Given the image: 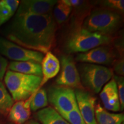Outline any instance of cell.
Segmentation results:
<instances>
[{"label":"cell","instance_id":"1","mask_svg":"<svg viewBox=\"0 0 124 124\" xmlns=\"http://www.w3.org/2000/svg\"><path fill=\"white\" fill-rule=\"evenodd\" d=\"M57 24L52 13H16L8 29V40L29 50L45 54L54 46Z\"/></svg>","mask_w":124,"mask_h":124},{"label":"cell","instance_id":"2","mask_svg":"<svg viewBox=\"0 0 124 124\" xmlns=\"http://www.w3.org/2000/svg\"><path fill=\"white\" fill-rule=\"evenodd\" d=\"M112 41V36L89 32L80 27L68 36L64 48L68 55L78 52L84 53L98 46H108Z\"/></svg>","mask_w":124,"mask_h":124},{"label":"cell","instance_id":"3","mask_svg":"<svg viewBox=\"0 0 124 124\" xmlns=\"http://www.w3.org/2000/svg\"><path fill=\"white\" fill-rule=\"evenodd\" d=\"M122 21L120 13L108 8H98L93 10L87 17L82 28L111 36L121 26Z\"/></svg>","mask_w":124,"mask_h":124},{"label":"cell","instance_id":"4","mask_svg":"<svg viewBox=\"0 0 124 124\" xmlns=\"http://www.w3.org/2000/svg\"><path fill=\"white\" fill-rule=\"evenodd\" d=\"M42 77L8 70L4 82L14 101H26L39 89Z\"/></svg>","mask_w":124,"mask_h":124},{"label":"cell","instance_id":"5","mask_svg":"<svg viewBox=\"0 0 124 124\" xmlns=\"http://www.w3.org/2000/svg\"><path fill=\"white\" fill-rule=\"evenodd\" d=\"M77 69L82 86L95 94L100 92L113 75L112 69L101 65L82 63Z\"/></svg>","mask_w":124,"mask_h":124},{"label":"cell","instance_id":"6","mask_svg":"<svg viewBox=\"0 0 124 124\" xmlns=\"http://www.w3.org/2000/svg\"><path fill=\"white\" fill-rule=\"evenodd\" d=\"M47 98L60 114L68 113L78 108L74 89L68 87L54 85L48 89Z\"/></svg>","mask_w":124,"mask_h":124},{"label":"cell","instance_id":"7","mask_svg":"<svg viewBox=\"0 0 124 124\" xmlns=\"http://www.w3.org/2000/svg\"><path fill=\"white\" fill-rule=\"evenodd\" d=\"M59 61L61 70L55 81L57 85L68 87L74 90H84L73 57L70 55H63L60 56Z\"/></svg>","mask_w":124,"mask_h":124},{"label":"cell","instance_id":"8","mask_svg":"<svg viewBox=\"0 0 124 124\" xmlns=\"http://www.w3.org/2000/svg\"><path fill=\"white\" fill-rule=\"evenodd\" d=\"M0 53L15 62L31 61L41 63L44 54L29 50L8 39L0 38Z\"/></svg>","mask_w":124,"mask_h":124},{"label":"cell","instance_id":"9","mask_svg":"<svg viewBox=\"0 0 124 124\" xmlns=\"http://www.w3.org/2000/svg\"><path fill=\"white\" fill-rule=\"evenodd\" d=\"M117 54L113 48L108 46L96 47L84 53L78 54L75 60L83 63L110 65L117 59Z\"/></svg>","mask_w":124,"mask_h":124},{"label":"cell","instance_id":"10","mask_svg":"<svg viewBox=\"0 0 124 124\" xmlns=\"http://www.w3.org/2000/svg\"><path fill=\"white\" fill-rule=\"evenodd\" d=\"M78 108L86 124H97L95 120L96 98L86 90H74Z\"/></svg>","mask_w":124,"mask_h":124},{"label":"cell","instance_id":"11","mask_svg":"<svg viewBox=\"0 0 124 124\" xmlns=\"http://www.w3.org/2000/svg\"><path fill=\"white\" fill-rule=\"evenodd\" d=\"M57 2L56 0H24L20 2L16 13L46 15L52 13Z\"/></svg>","mask_w":124,"mask_h":124},{"label":"cell","instance_id":"12","mask_svg":"<svg viewBox=\"0 0 124 124\" xmlns=\"http://www.w3.org/2000/svg\"><path fill=\"white\" fill-rule=\"evenodd\" d=\"M100 98L105 109L113 111L121 110L117 84L113 78L103 87L100 93Z\"/></svg>","mask_w":124,"mask_h":124},{"label":"cell","instance_id":"13","mask_svg":"<svg viewBox=\"0 0 124 124\" xmlns=\"http://www.w3.org/2000/svg\"><path fill=\"white\" fill-rule=\"evenodd\" d=\"M41 63L42 80L39 89L48 80L58 75L60 70L59 60L50 51L46 52Z\"/></svg>","mask_w":124,"mask_h":124},{"label":"cell","instance_id":"14","mask_svg":"<svg viewBox=\"0 0 124 124\" xmlns=\"http://www.w3.org/2000/svg\"><path fill=\"white\" fill-rule=\"evenodd\" d=\"M29 103L27 101H20L14 103L8 113V119L13 124H24L31 116Z\"/></svg>","mask_w":124,"mask_h":124},{"label":"cell","instance_id":"15","mask_svg":"<svg viewBox=\"0 0 124 124\" xmlns=\"http://www.w3.org/2000/svg\"><path fill=\"white\" fill-rule=\"evenodd\" d=\"M8 69L13 72L42 77L41 64L36 62L13 61L9 63Z\"/></svg>","mask_w":124,"mask_h":124},{"label":"cell","instance_id":"16","mask_svg":"<svg viewBox=\"0 0 124 124\" xmlns=\"http://www.w3.org/2000/svg\"><path fill=\"white\" fill-rule=\"evenodd\" d=\"M95 116L97 124H122L124 120L123 113H109L100 103L95 106Z\"/></svg>","mask_w":124,"mask_h":124},{"label":"cell","instance_id":"17","mask_svg":"<svg viewBox=\"0 0 124 124\" xmlns=\"http://www.w3.org/2000/svg\"><path fill=\"white\" fill-rule=\"evenodd\" d=\"M36 117L42 124H70L51 106L40 110L37 113Z\"/></svg>","mask_w":124,"mask_h":124},{"label":"cell","instance_id":"18","mask_svg":"<svg viewBox=\"0 0 124 124\" xmlns=\"http://www.w3.org/2000/svg\"><path fill=\"white\" fill-rule=\"evenodd\" d=\"M54 8V18L59 24L64 23L68 19L72 9L64 0L58 1Z\"/></svg>","mask_w":124,"mask_h":124},{"label":"cell","instance_id":"19","mask_svg":"<svg viewBox=\"0 0 124 124\" xmlns=\"http://www.w3.org/2000/svg\"><path fill=\"white\" fill-rule=\"evenodd\" d=\"M29 108L32 111H36L48 106L47 94L46 89H40L29 98Z\"/></svg>","mask_w":124,"mask_h":124},{"label":"cell","instance_id":"20","mask_svg":"<svg viewBox=\"0 0 124 124\" xmlns=\"http://www.w3.org/2000/svg\"><path fill=\"white\" fill-rule=\"evenodd\" d=\"M13 104V100L5 85L0 81V116L5 117L8 115Z\"/></svg>","mask_w":124,"mask_h":124},{"label":"cell","instance_id":"21","mask_svg":"<svg viewBox=\"0 0 124 124\" xmlns=\"http://www.w3.org/2000/svg\"><path fill=\"white\" fill-rule=\"evenodd\" d=\"M60 115L70 124H86L80 114L78 108H75L69 113L62 114Z\"/></svg>","mask_w":124,"mask_h":124},{"label":"cell","instance_id":"22","mask_svg":"<svg viewBox=\"0 0 124 124\" xmlns=\"http://www.w3.org/2000/svg\"><path fill=\"white\" fill-rule=\"evenodd\" d=\"M117 86L118 93L119 101H120V108L123 110L124 108V78L121 76L115 75L113 77Z\"/></svg>","mask_w":124,"mask_h":124},{"label":"cell","instance_id":"23","mask_svg":"<svg viewBox=\"0 0 124 124\" xmlns=\"http://www.w3.org/2000/svg\"><path fill=\"white\" fill-rule=\"evenodd\" d=\"M103 4L107 8L116 12L123 13L124 11V1L123 0H107L103 1Z\"/></svg>","mask_w":124,"mask_h":124},{"label":"cell","instance_id":"24","mask_svg":"<svg viewBox=\"0 0 124 124\" xmlns=\"http://www.w3.org/2000/svg\"><path fill=\"white\" fill-rule=\"evenodd\" d=\"M15 13L4 2V0L0 1V18L3 23L9 20L14 15Z\"/></svg>","mask_w":124,"mask_h":124},{"label":"cell","instance_id":"25","mask_svg":"<svg viewBox=\"0 0 124 124\" xmlns=\"http://www.w3.org/2000/svg\"><path fill=\"white\" fill-rule=\"evenodd\" d=\"M113 70L118 76L123 77L124 75V58H121L116 59L113 62Z\"/></svg>","mask_w":124,"mask_h":124},{"label":"cell","instance_id":"26","mask_svg":"<svg viewBox=\"0 0 124 124\" xmlns=\"http://www.w3.org/2000/svg\"><path fill=\"white\" fill-rule=\"evenodd\" d=\"M8 66V61L5 58L0 55V80H2L5 74Z\"/></svg>","mask_w":124,"mask_h":124},{"label":"cell","instance_id":"27","mask_svg":"<svg viewBox=\"0 0 124 124\" xmlns=\"http://www.w3.org/2000/svg\"><path fill=\"white\" fill-rule=\"evenodd\" d=\"M64 1L72 8L79 7L84 3V1H79V0H64Z\"/></svg>","mask_w":124,"mask_h":124},{"label":"cell","instance_id":"28","mask_svg":"<svg viewBox=\"0 0 124 124\" xmlns=\"http://www.w3.org/2000/svg\"><path fill=\"white\" fill-rule=\"evenodd\" d=\"M24 124H39L36 121L34 120H31L28 121L26 122Z\"/></svg>","mask_w":124,"mask_h":124},{"label":"cell","instance_id":"29","mask_svg":"<svg viewBox=\"0 0 124 124\" xmlns=\"http://www.w3.org/2000/svg\"><path fill=\"white\" fill-rule=\"evenodd\" d=\"M3 24H4V23H3V22L2 21V20H1V18H0V26H1V25Z\"/></svg>","mask_w":124,"mask_h":124},{"label":"cell","instance_id":"30","mask_svg":"<svg viewBox=\"0 0 124 124\" xmlns=\"http://www.w3.org/2000/svg\"><path fill=\"white\" fill-rule=\"evenodd\" d=\"M0 124H2V121H1V119H0Z\"/></svg>","mask_w":124,"mask_h":124},{"label":"cell","instance_id":"31","mask_svg":"<svg viewBox=\"0 0 124 124\" xmlns=\"http://www.w3.org/2000/svg\"></svg>","mask_w":124,"mask_h":124}]
</instances>
